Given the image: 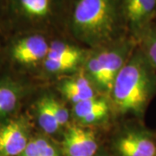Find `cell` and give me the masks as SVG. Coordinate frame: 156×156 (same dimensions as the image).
I'll use <instances>...</instances> for the list:
<instances>
[{"mask_svg":"<svg viewBox=\"0 0 156 156\" xmlns=\"http://www.w3.org/2000/svg\"><path fill=\"white\" fill-rule=\"evenodd\" d=\"M75 38L93 49L124 37L121 0H75L67 17Z\"/></svg>","mask_w":156,"mask_h":156,"instance_id":"obj_1","label":"cell"},{"mask_svg":"<svg viewBox=\"0 0 156 156\" xmlns=\"http://www.w3.org/2000/svg\"><path fill=\"white\" fill-rule=\"evenodd\" d=\"M155 92L156 73L137 45L114 81V108L122 115L142 116Z\"/></svg>","mask_w":156,"mask_h":156,"instance_id":"obj_2","label":"cell"},{"mask_svg":"<svg viewBox=\"0 0 156 156\" xmlns=\"http://www.w3.org/2000/svg\"><path fill=\"white\" fill-rule=\"evenodd\" d=\"M4 33L44 32L64 13L65 0H5Z\"/></svg>","mask_w":156,"mask_h":156,"instance_id":"obj_3","label":"cell"},{"mask_svg":"<svg viewBox=\"0 0 156 156\" xmlns=\"http://www.w3.org/2000/svg\"><path fill=\"white\" fill-rule=\"evenodd\" d=\"M3 49L5 59L18 69H30L43 63L48 54L50 41L44 32H22L10 35Z\"/></svg>","mask_w":156,"mask_h":156,"instance_id":"obj_4","label":"cell"},{"mask_svg":"<svg viewBox=\"0 0 156 156\" xmlns=\"http://www.w3.org/2000/svg\"><path fill=\"white\" fill-rule=\"evenodd\" d=\"M138 45L132 37H122L94 52L101 75V90L110 94L114 81Z\"/></svg>","mask_w":156,"mask_h":156,"instance_id":"obj_5","label":"cell"},{"mask_svg":"<svg viewBox=\"0 0 156 156\" xmlns=\"http://www.w3.org/2000/svg\"><path fill=\"white\" fill-rule=\"evenodd\" d=\"M32 136L31 123L27 115L18 114L0 123V154L18 156Z\"/></svg>","mask_w":156,"mask_h":156,"instance_id":"obj_6","label":"cell"},{"mask_svg":"<svg viewBox=\"0 0 156 156\" xmlns=\"http://www.w3.org/2000/svg\"><path fill=\"white\" fill-rule=\"evenodd\" d=\"M125 29L138 43L156 17V0H121Z\"/></svg>","mask_w":156,"mask_h":156,"instance_id":"obj_7","label":"cell"},{"mask_svg":"<svg viewBox=\"0 0 156 156\" xmlns=\"http://www.w3.org/2000/svg\"><path fill=\"white\" fill-rule=\"evenodd\" d=\"M29 91L27 83L16 75H0V123L18 115Z\"/></svg>","mask_w":156,"mask_h":156,"instance_id":"obj_8","label":"cell"},{"mask_svg":"<svg viewBox=\"0 0 156 156\" xmlns=\"http://www.w3.org/2000/svg\"><path fill=\"white\" fill-rule=\"evenodd\" d=\"M115 147L119 156H156V138L140 128H131L120 134Z\"/></svg>","mask_w":156,"mask_h":156,"instance_id":"obj_9","label":"cell"},{"mask_svg":"<svg viewBox=\"0 0 156 156\" xmlns=\"http://www.w3.org/2000/svg\"><path fill=\"white\" fill-rule=\"evenodd\" d=\"M98 141L92 130L74 125L66 130L62 140L64 156H95Z\"/></svg>","mask_w":156,"mask_h":156,"instance_id":"obj_10","label":"cell"},{"mask_svg":"<svg viewBox=\"0 0 156 156\" xmlns=\"http://www.w3.org/2000/svg\"><path fill=\"white\" fill-rule=\"evenodd\" d=\"M72 113L79 124L87 126L102 122L109 113L106 99L98 95L73 105Z\"/></svg>","mask_w":156,"mask_h":156,"instance_id":"obj_11","label":"cell"},{"mask_svg":"<svg viewBox=\"0 0 156 156\" xmlns=\"http://www.w3.org/2000/svg\"><path fill=\"white\" fill-rule=\"evenodd\" d=\"M60 91L73 105L98 95L95 84L86 74L63 81L60 85Z\"/></svg>","mask_w":156,"mask_h":156,"instance_id":"obj_12","label":"cell"},{"mask_svg":"<svg viewBox=\"0 0 156 156\" xmlns=\"http://www.w3.org/2000/svg\"><path fill=\"white\" fill-rule=\"evenodd\" d=\"M85 52L77 45L66 42L64 40L56 39L50 42V47L47 59L59 61H71L82 63L85 61Z\"/></svg>","mask_w":156,"mask_h":156,"instance_id":"obj_13","label":"cell"},{"mask_svg":"<svg viewBox=\"0 0 156 156\" xmlns=\"http://www.w3.org/2000/svg\"><path fill=\"white\" fill-rule=\"evenodd\" d=\"M51 95H44L40 97L35 106L36 119L38 126L47 134H56L61 128L53 112L50 101Z\"/></svg>","mask_w":156,"mask_h":156,"instance_id":"obj_14","label":"cell"},{"mask_svg":"<svg viewBox=\"0 0 156 156\" xmlns=\"http://www.w3.org/2000/svg\"><path fill=\"white\" fill-rule=\"evenodd\" d=\"M18 156H60L59 149L44 135L32 136L24 150Z\"/></svg>","mask_w":156,"mask_h":156,"instance_id":"obj_15","label":"cell"},{"mask_svg":"<svg viewBox=\"0 0 156 156\" xmlns=\"http://www.w3.org/2000/svg\"><path fill=\"white\" fill-rule=\"evenodd\" d=\"M138 45L156 73V24H153L148 29L140 38Z\"/></svg>","mask_w":156,"mask_h":156,"instance_id":"obj_16","label":"cell"},{"mask_svg":"<svg viewBox=\"0 0 156 156\" xmlns=\"http://www.w3.org/2000/svg\"><path fill=\"white\" fill-rule=\"evenodd\" d=\"M81 63L71 61H59L45 58L43 66L46 71L51 74H67L76 70Z\"/></svg>","mask_w":156,"mask_h":156,"instance_id":"obj_17","label":"cell"},{"mask_svg":"<svg viewBox=\"0 0 156 156\" xmlns=\"http://www.w3.org/2000/svg\"><path fill=\"white\" fill-rule=\"evenodd\" d=\"M50 101H51L52 109L55 114L58 124L60 125L61 128L63 126H66L69 120V112L67 109V108L53 96L50 97Z\"/></svg>","mask_w":156,"mask_h":156,"instance_id":"obj_18","label":"cell"},{"mask_svg":"<svg viewBox=\"0 0 156 156\" xmlns=\"http://www.w3.org/2000/svg\"><path fill=\"white\" fill-rule=\"evenodd\" d=\"M5 1L0 0V31L4 34L5 27Z\"/></svg>","mask_w":156,"mask_h":156,"instance_id":"obj_19","label":"cell"},{"mask_svg":"<svg viewBox=\"0 0 156 156\" xmlns=\"http://www.w3.org/2000/svg\"><path fill=\"white\" fill-rule=\"evenodd\" d=\"M4 34L0 31V68L2 66V64L4 63V56H3V49H4V44H3V41L1 39V37L3 36Z\"/></svg>","mask_w":156,"mask_h":156,"instance_id":"obj_20","label":"cell"},{"mask_svg":"<svg viewBox=\"0 0 156 156\" xmlns=\"http://www.w3.org/2000/svg\"><path fill=\"white\" fill-rule=\"evenodd\" d=\"M0 156H5V155H4V154H0Z\"/></svg>","mask_w":156,"mask_h":156,"instance_id":"obj_21","label":"cell"},{"mask_svg":"<svg viewBox=\"0 0 156 156\" xmlns=\"http://www.w3.org/2000/svg\"><path fill=\"white\" fill-rule=\"evenodd\" d=\"M101 156H105V155H101Z\"/></svg>","mask_w":156,"mask_h":156,"instance_id":"obj_22","label":"cell"}]
</instances>
